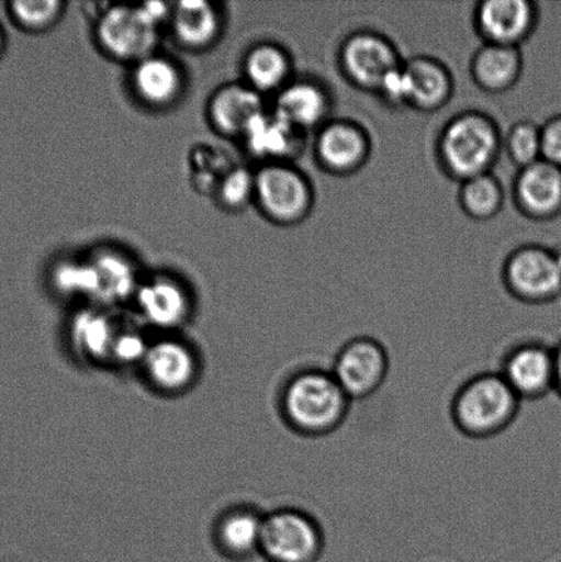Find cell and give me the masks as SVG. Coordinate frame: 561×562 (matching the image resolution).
<instances>
[{"mask_svg": "<svg viewBox=\"0 0 561 562\" xmlns=\"http://www.w3.org/2000/svg\"><path fill=\"white\" fill-rule=\"evenodd\" d=\"M351 401L329 369H300L285 380L279 411L285 426L305 438L337 432L348 420Z\"/></svg>", "mask_w": 561, "mask_h": 562, "instance_id": "obj_1", "label": "cell"}, {"mask_svg": "<svg viewBox=\"0 0 561 562\" xmlns=\"http://www.w3.org/2000/svg\"><path fill=\"white\" fill-rule=\"evenodd\" d=\"M521 401L497 372L465 380L450 402L456 429L470 439H491L507 431L519 416Z\"/></svg>", "mask_w": 561, "mask_h": 562, "instance_id": "obj_2", "label": "cell"}, {"mask_svg": "<svg viewBox=\"0 0 561 562\" xmlns=\"http://www.w3.org/2000/svg\"><path fill=\"white\" fill-rule=\"evenodd\" d=\"M503 139L496 121L470 110L455 115L439 132L438 159L445 172L461 183L491 173L503 150Z\"/></svg>", "mask_w": 561, "mask_h": 562, "instance_id": "obj_3", "label": "cell"}, {"mask_svg": "<svg viewBox=\"0 0 561 562\" xmlns=\"http://www.w3.org/2000/svg\"><path fill=\"white\" fill-rule=\"evenodd\" d=\"M326 550L322 522L300 508H279L263 516L260 555L266 562H318Z\"/></svg>", "mask_w": 561, "mask_h": 562, "instance_id": "obj_4", "label": "cell"}, {"mask_svg": "<svg viewBox=\"0 0 561 562\" xmlns=\"http://www.w3.org/2000/svg\"><path fill=\"white\" fill-rule=\"evenodd\" d=\"M255 200L279 225H295L310 216L315 194L310 179L289 162L263 164L255 173Z\"/></svg>", "mask_w": 561, "mask_h": 562, "instance_id": "obj_5", "label": "cell"}, {"mask_svg": "<svg viewBox=\"0 0 561 562\" xmlns=\"http://www.w3.org/2000/svg\"><path fill=\"white\" fill-rule=\"evenodd\" d=\"M139 369L156 393L179 396L195 387L202 363L194 346L176 334H169L150 341Z\"/></svg>", "mask_w": 561, "mask_h": 562, "instance_id": "obj_6", "label": "cell"}, {"mask_svg": "<svg viewBox=\"0 0 561 562\" xmlns=\"http://www.w3.org/2000/svg\"><path fill=\"white\" fill-rule=\"evenodd\" d=\"M329 371L351 401L371 398L386 383L389 350L372 336H356L340 347Z\"/></svg>", "mask_w": 561, "mask_h": 562, "instance_id": "obj_7", "label": "cell"}, {"mask_svg": "<svg viewBox=\"0 0 561 562\" xmlns=\"http://www.w3.org/2000/svg\"><path fill=\"white\" fill-rule=\"evenodd\" d=\"M503 279L509 294L524 303H547L561 294V258L546 247L527 245L510 252Z\"/></svg>", "mask_w": 561, "mask_h": 562, "instance_id": "obj_8", "label": "cell"}, {"mask_svg": "<svg viewBox=\"0 0 561 562\" xmlns=\"http://www.w3.org/2000/svg\"><path fill=\"white\" fill-rule=\"evenodd\" d=\"M158 32L143 14L139 4L109 5L99 15L96 26L99 47L110 58L134 65L154 54Z\"/></svg>", "mask_w": 561, "mask_h": 562, "instance_id": "obj_9", "label": "cell"}, {"mask_svg": "<svg viewBox=\"0 0 561 562\" xmlns=\"http://www.w3.org/2000/svg\"><path fill=\"white\" fill-rule=\"evenodd\" d=\"M339 68L350 85L378 92L390 71L403 64L397 48L386 36L373 31L354 32L339 47Z\"/></svg>", "mask_w": 561, "mask_h": 562, "instance_id": "obj_10", "label": "cell"}, {"mask_svg": "<svg viewBox=\"0 0 561 562\" xmlns=\"http://www.w3.org/2000/svg\"><path fill=\"white\" fill-rule=\"evenodd\" d=\"M134 301L143 322L164 335L178 333L194 313L190 290L170 274L159 273L142 280Z\"/></svg>", "mask_w": 561, "mask_h": 562, "instance_id": "obj_11", "label": "cell"}, {"mask_svg": "<svg viewBox=\"0 0 561 562\" xmlns=\"http://www.w3.org/2000/svg\"><path fill=\"white\" fill-rule=\"evenodd\" d=\"M498 373L521 402L546 398L554 391V350L541 341H521L505 352Z\"/></svg>", "mask_w": 561, "mask_h": 562, "instance_id": "obj_12", "label": "cell"}, {"mask_svg": "<svg viewBox=\"0 0 561 562\" xmlns=\"http://www.w3.org/2000/svg\"><path fill=\"white\" fill-rule=\"evenodd\" d=\"M316 161L326 172L349 176L370 158L371 139L361 125L351 120H329L316 132Z\"/></svg>", "mask_w": 561, "mask_h": 562, "instance_id": "obj_13", "label": "cell"}, {"mask_svg": "<svg viewBox=\"0 0 561 562\" xmlns=\"http://www.w3.org/2000/svg\"><path fill=\"white\" fill-rule=\"evenodd\" d=\"M537 11L529 0H486L478 4L475 25L483 41L518 47L535 31Z\"/></svg>", "mask_w": 561, "mask_h": 562, "instance_id": "obj_14", "label": "cell"}, {"mask_svg": "<svg viewBox=\"0 0 561 562\" xmlns=\"http://www.w3.org/2000/svg\"><path fill=\"white\" fill-rule=\"evenodd\" d=\"M333 109V98L327 87L315 79H293L274 98L272 112L293 125L295 130L307 134L318 131L328 123Z\"/></svg>", "mask_w": 561, "mask_h": 562, "instance_id": "obj_15", "label": "cell"}, {"mask_svg": "<svg viewBox=\"0 0 561 562\" xmlns=\"http://www.w3.org/2000/svg\"><path fill=\"white\" fill-rule=\"evenodd\" d=\"M261 93L240 82L217 88L207 104V117L220 135L242 137L255 121L266 113Z\"/></svg>", "mask_w": 561, "mask_h": 562, "instance_id": "obj_16", "label": "cell"}, {"mask_svg": "<svg viewBox=\"0 0 561 562\" xmlns=\"http://www.w3.org/2000/svg\"><path fill=\"white\" fill-rule=\"evenodd\" d=\"M120 324L101 307L80 308L70 318L69 346L77 360L88 366L110 367Z\"/></svg>", "mask_w": 561, "mask_h": 562, "instance_id": "obj_17", "label": "cell"}, {"mask_svg": "<svg viewBox=\"0 0 561 562\" xmlns=\"http://www.w3.org/2000/svg\"><path fill=\"white\" fill-rule=\"evenodd\" d=\"M132 88L142 103L152 109L172 108L184 91V76L172 59L156 53L134 65Z\"/></svg>", "mask_w": 561, "mask_h": 562, "instance_id": "obj_18", "label": "cell"}, {"mask_svg": "<svg viewBox=\"0 0 561 562\" xmlns=\"http://www.w3.org/2000/svg\"><path fill=\"white\" fill-rule=\"evenodd\" d=\"M516 206L527 217L547 218L561 207V168L538 161L519 169L514 183Z\"/></svg>", "mask_w": 561, "mask_h": 562, "instance_id": "obj_19", "label": "cell"}, {"mask_svg": "<svg viewBox=\"0 0 561 562\" xmlns=\"http://www.w3.org/2000/svg\"><path fill=\"white\" fill-rule=\"evenodd\" d=\"M263 514L249 506L224 512L214 526V543L225 559L246 562L260 555Z\"/></svg>", "mask_w": 561, "mask_h": 562, "instance_id": "obj_20", "label": "cell"}, {"mask_svg": "<svg viewBox=\"0 0 561 562\" xmlns=\"http://www.w3.org/2000/svg\"><path fill=\"white\" fill-rule=\"evenodd\" d=\"M244 140L253 157L266 164H290L304 148L305 134L278 114L266 112L253 123Z\"/></svg>", "mask_w": 561, "mask_h": 562, "instance_id": "obj_21", "label": "cell"}, {"mask_svg": "<svg viewBox=\"0 0 561 562\" xmlns=\"http://www.w3.org/2000/svg\"><path fill=\"white\" fill-rule=\"evenodd\" d=\"M97 277L96 302L99 305L134 300L142 283L135 262L113 247H101L88 256Z\"/></svg>", "mask_w": 561, "mask_h": 562, "instance_id": "obj_22", "label": "cell"}, {"mask_svg": "<svg viewBox=\"0 0 561 562\" xmlns=\"http://www.w3.org/2000/svg\"><path fill=\"white\" fill-rule=\"evenodd\" d=\"M404 68L411 86L409 108L437 112L452 98V75L441 60L419 55L406 60Z\"/></svg>", "mask_w": 561, "mask_h": 562, "instance_id": "obj_23", "label": "cell"}, {"mask_svg": "<svg viewBox=\"0 0 561 562\" xmlns=\"http://www.w3.org/2000/svg\"><path fill=\"white\" fill-rule=\"evenodd\" d=\"M169 25L181 46L197 52L218 41L223 21L216 4L205 0H184L173 3Z\"/></svg>", "mask_w": 561, "mask_h": 562, "instance_id": "obj_24", "label": "cell"}, {"mask_svg": "<svg viewBox=\"0 0 561 562\" xmlns=\"http://www.w3.org/2000/svg\"><path fill=\"white\" fill-rule=\"evenodd\" d=\"M524 58L518 47L485 43L471 60V76L481 90L500 93L518 82Z\"/></svg>", "mask_w": 561, "mask_h": 562, "instance_id": "obj_25", "label": "cell"}, {"mask_svg": "<svg viewBox=\"0 0 561 562\" xmlns=\"http://www.w3.org/2000/svg\"><path fill=\"white\" fill-rule=\"evenodd\" d=\"M246 85L258 93H278L293 79V64L284 48L273 43H260L246 54Z\"/></svg>", "mask_w": 561, "mask_h": 562, "instance_id": "obj_26", "label": "cell"}, {"mask_svg": "<svg viewBox=\"0 0 561 562\" xmlns=\"http://www.w3.org/2000/svg\"><path fill=\"white\" fill-rule=\"evenodd\" d=\"M459 202L467 216L485 222L496 217L503 209V186L492 172L475 176L461 181Z\"/></svg>", "mask_w": 561, "mask_h": 562, "instance_id": "obj_27", "label": "cell"}, {"mask_svg": "<svg viewBox=\"0 0 561 562\" xmlns=\"http://www.w3.org/2000/svg\"><path fill=\"white\" fill-rule=\"evenodd\" d=\"M52 283L66 297H87L96 302L97 277L88 257L85 260H64L54 267Z\"/></svg>", "mask_w": 561, "mask_h": 562, "instance_id": "obj_28", "label": "cell"}, {"mask_svg": "<svg viewBox=\"0 0 561 562\" xmlns=\"http://www.w3.org/2000/svg\"><path fill=\"white\" fill-rule=\"evenodd\" d=\"M503 147L510 161L524 169L541 161V128L531 121H519L510 126L503 139Z\"/></svg>", "mask_w": 561, "mask_h": 562, "instance_id": "obj_29", "label": "cell"}, {"mask_svg": "<svg viewBox=\"0 0 561 562\" xmlns=\"http://www.w3.org/2000/svg\"><path fill=\"white\" fill-rule=\"evenodd\" d=\"M60 0H19L11 3L14 20L31 32H44L53 27L64 14Z\"/></svg>", "mask_w": 561, "mask_h": 562, "instance_id": "obj_30", "label": "cell"}, {"mask_svg": "<svg viewBox=\"0 0 561 562\" xmlns=\"http://www.w3.org/2000/svg\"><path fill=\"white\" fill-rule=\"evenodd\" d=\"M150 341L139 329L121 327L110 357V367L139 368Z\"/></svg>", "mask_w": 561, "mask_h": 562, "instance_id": "obj_31", "label": "cell"}, {"mask_svg": "<svg viewBox=\"0 0 561 562\" xmlns=\"http://www.w3.org/2000/svg\"><path fill=\"white\" fill-rule=\"evenodd\" d=\"M255 198V175L239 168L231 170L218 187V200L225 207L238 211Z\"/></svg>", "mask_w": 561, "mask_h": 562, "instance_id": "obj_32", "label": "cell"}, {"mask_svg": "<svg viewBox=\"0 0 561 562\" xmlns=\"http://www.w3.org/2000/svg\"><path fill=\"white\" fill-rule=\"evenodd\" d=\"M377 93L389 106H409L411 86L404 63L390 71Z\"/></svg>", "mask_w": 561, "mask_h": 562, "instance_id": "obj_33", "label": "cell"}, {"mask_svg": "<svg viewBox=\"0 0 561 562\" xmlns=\"http://www.w3.org/2000/svg\"><path fill=\"white\" fill-rule=\"evenodd\" d=\"M542 159L561 168V117L549 120L541 128Z\"/></svg>", "mask_w": 561, "mask_h": 562, "instance_id": "obj_34", "label": "cell"}, {"mask_svg": "<svg viewBox=\"0 0 561 562\" xmlns=\"http://www.w3.org/2000/svg\"><path fill=\"white\" fill-rule=\"evenodd\" d=\"M554 350V393L561 396V344Z\"/></svg>", "mask_w": 561, "mask_h": 562, "instance_id": "obj_35", "label": "cell"}, {"mask_svg": "<svg viewBox=\"0 0 561 562\" xmlns=\"http://www.w3.org/2000/svg\"><path fill=\"white\" fill-rule=\"evenodd\" d=\"M2 47H3V35H2V32H0V52H2Z\"/></svg>", "mask_w": 561, "mask_h": 562, "instance_id": "obj_36", "label": "cell"}]
</instances>
